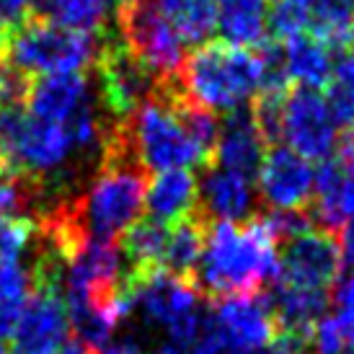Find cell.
Here are the masks:
<instances>
[{
	"label": "cell",
	"instance_id": "6da1fadb",
	"mask_svg": "<svg viewBox=\"0 0 354 354\" xmlns=\"http://www.w3.org/2000/svg\"><path fill=\"white\" fill-rule=\"evenodd\" d=\"M264 215L246 223L207 225L205 248L192 282L205 297L256 295L269 282H277L279 248Z\"/></svg>",
	"mask_w": 354,
	"mask_h": 354
},
{
	"label": "cell",
	"instance_id": "7a4b0ae2",
	"mask_svg": "<svg viewBox=\"0 0 354 354\" xmlns=\"http://www.w3.org/2000/svg\"><path fill=\"white\" fill-rule=\"evenodd\" d=\"M184 99L178 75L163 78L132 117L122 119L135 158L145 171H187L212 163V156L194 140L184 119Z\"/></svg>",
	"mask_w": 354,
	"mask_h": 354
},
{
	"label": "cell",
	"instance_id": "3957f363",
	"mask_svg": "<svg viewBox=\"0 0 354 354\" xmlns=\"http://www.w3.org/2000/svg\"><path fill=\"white\" fill-rule=\"evenodd\" d=\"M178 83L197 106L212 114H233L261 93L264 62L259 52L212 39L184 59Z\"/></svg>",
	"mask_w": 354,
	"mask_h": 354
},
{
	"label": "cell",
	"instance_id": "277c9868",
	"mask_svg": "<svg viewBox=\"0 0 354 354\" xmlns=\"http://www.w3.org/2000/svg\"><path fill=\"white\" fill-rule=\"evenodd\" d=\"M101 44V34H80L31 16L6 31L0 59L26 78L83 73L96 62Z\"/></svg>",
	"mask_w": 354,
	"mask_h": 354
},
{
	"label": "cell",
	"instance_id": "5b68a950",
	"mask_svg": "<svg viewBox=\"0 0 354 354\" xmlns=\"http://www.w3.org/2000/svg\"><path fill=\"white\" fill-rule=\"evenodd\" d=\"M124 290L129 313H138L148 326L163 331L168 344L181 349L194 346L207 310H202V292L192 279L166 269H142L127 272Z\"/></svg>",
	"mask_w": 354,
	"mask_h": 354
},
{
	"label": "cell",
	"instance_id": "8992f818",
	"mask_svg": "<svg viewBox=\"0 0 354 354\" xmlns=\"http://www.w3.org/2000/svg\"><path fill=\"white\" fill-rule=\"evenodd\" d=\"M119 41L160 78H176L184 65V41L153 0H127L117 6Z\"/></svg>",
	"mask_w": 354,
	"mask_h": 354
},
{
	"label": "cell",
	"instance_id": "52a82bcc",
	"mask_svg": "<svg viewBox=\"0 0 354 354\" xmlns=\"http://www.w3.org/2000/svg\"><path fill=\"white\" fill-rule=\"evenodd\" d=\"M96 99L111 119H127L156 93L160 75L140 62L119 39L104 37L96 62Z\"/></svg>",
	"mask_w": 354,
	"mask_h": 354
},
{
	"label": "cell",
	"instance_id": "ba28073f",
	"mask_svg": "<svg viewBox=\"0 0 354 354\" xmlns=\"http://www.w3.org/2000/svg\"><path fill=\"white\" fill-rule=\"evenodd\" d=\"M334 111L326 96L313 88H292L282 104V140L290 142V150L305 160H328L336 148Z\"/></svg>",
	"mask_w": 354,
	"mask_h": 354
},
{
	"label": "cell",
	"instance_id": "9c48e42d",
	"mask_svg": "<svg viewBox=\"0 0 354 354\" xmlns=\"http://www.w3.org/2000/svg\"><path fill=\"white\" fill-rule=\"evenodd\" d=\"M342 269V254L334 233L313 227L303 236L290 238L279 251V272L274 285L326 290L334 285Z\"/></svg>",
	"mask_w": 354,
	"mask_h": 354
},
{
	"label": "cell",
	"instance_id": "30bf717a",
	"mask_svg": "<svg viewBox=\"0 0 354 354\" xmlns=\"http://www.w3.org/2000/svg\"><path fill=\"white\" fill-rule=\"evenodd\" d=\"M68 339L70 318L62 292L34 287L10 336V354H52Z\"/></svg>",
	"mask_w": 354,
	"mask_h": 354
},
{
	"label": "cell",
	"instance_id": "8fae6325",
	"mask_svg": "<svg viewBox=\"0 0 354 354\" xmlns=\"http://www.w3.org/2000/svg\"><path fill=\"white\" fill-rule=\"evenodd\" d=\"M209 321L225 344L241 352H261L279 334L274 313L264 295H230L215 300Z\"/></svg>",
	"mask_w": 354,
	"mask_h": 354
},
{
	"label": "cell",
	"instance_id": "7c38bea8",
	"mask_svg": "<svg viewBox=\"0 0 354 354\" xmlns=\"http://www.w3.org/2000/svg\"><path fill=\"white\" fill-rule=\"evenodd\" d=\"M315 171L295 150L274 145L259 168V192L274 212L303 209L313 199Z\"/></svg>",
	"mask_w": 354,
	"mask_h": 354
},
{
	"label": "cell",
	"instance_id": "4fadbf2b",
	"mask_svg": "<svg viewBox=\"0 0 354 354\" xmlns=\"http://www.w3.org/2000/svg\"><path fill=\"white\" fill-rule=\"evenodd\" d=\"M256 207L251 181L209 163L197 181V215L212 223L246 220Z\"/></svg>",
	"mask_w": 354,
	"mask_h": 354
},
{
	"label": "cell",
	"instance_id": "5bb4252c",
	"mask_svg": "<svg viewBox=\"0 0 354 354\" xmlns=\"http://www.w3.org/2000/svg\"><path fill=\"white\" fill-rule=\"evenodd\" d=\"M93 99L91 80L83 73H57L31 80L26 109L41 122L65 124Z\"/></svg>",
	"mask_w": 354,
	"mask_h": 354
},
{
	"label": "cell",
	"instance_id": "9a60e30c",
	"mask_svg": "<svg viewBox=\"0 0 354 354\" xmlns=\"http://www.w3.org/2000/svg\"><path fill=\"white\" fill-rule=\"evenodd\" d=\"M264 145L266 142L256 129L251 106H243L227 114L225 122L220 124L212 163L251 181L259 176V168L264 163Z\"/></svg>",
	"mask_w": 354,
	"mask_h": 354
},
{
	"label": "cell",
	"instance_id": "2e32d148",
	"mask_svg": "<svg viewBox=\"0 0 354 354\" xmlns=\"http://www.w3.org/2000/svg\"><path fill=\"white\" fill-rule=\"evenodd\" d=\"M315 212H310L321 230L336 233L346 220L354 217V176H349L342 163L324 160L315 171L313 181Z\"/></svg>",
	"mask_w": 354,
	"mask_h": 354
},
{
	"label": "cell",
	"instance_id": "e0dca14e",
	"mask_svg": "<svg viewBox=\"0 0 354 354\" xmlns=\"http://www.w3.org/2000/svg\"><path fill=\"white\" fill-rule=\"evenodd\" d=\"M282 47V62H285V75L290 86L295 83L297 88H321L328 86L331 73H334V47L326 44L313 34H295L290 39L279 41Z\"/></svg>",
	"mask_w": 354,
	"mask_h": 354
},
{
	"label": "cell",
	"instance_id": "ac0fdd59",
	"mask_svg": "<svg viewBox=\"0 0 354 354\" xmlns=\"http://www.w3.org/2000/svg\"><path fill=\"white\" fill-rule=\"evenodd\" d=\"M148 217L163 225H174L197 212V178L189 171H160L145 189Z\"/></svg>",
	"mask_w": 354,
	"mask_h": 354
},
{
	"label": "cell",
	"instance_id": "d6986e66",
	"mask_svg": "<svg viewBox=\"0 0 354 354\" xmlns=\"http://www.w3.org/2000/svg\"><path fill=\"white\" fill-rule=\"evenodd\" d=\"M269 308L274 313L277 328L282 334L313 336V328L324 318L328 305L326 290H303V287L274 285L272 295L266 297Z\"/></svg>",
	"mask_w": 354,
	"mask_h": 354
},
{
	"label": "cell",
	"instance_id": "ffe728a7",
	"mask_svg": "<svg viewBox=\"0 0 354 354\" xmlns=\"http://www.w3.org/2000/svg\"><path fill=\"white\" fill-rule=\"evenodd\" d=\"M217 31L225 44L251 50L269 41L266 0H217Z\"/></svg>",
	"mask_w": 354,
	"mask_h": 354
},
{
	"label": "cell",
	"instance_id": "44dd1931",
	"mask_svg": "<svg viewBox=\"0 0 354 354\" xmlns=\"http://www.w3.org/2000/svg\"><path fill=\"white\" fill-rule=\"evenodd\" d=\"M31 16L80 34H104L109 0H34Z\"/></svg>",
	"mask_w": 354,
	"mask_h": 354
},
{
	"label": "cell",
	"instance_id": "7402d4cb",
	"mask_svg": "<svg viewBox=\"0 0 354 354\" xmlns=\"http://www.w3.org/2000/svg\"><path fill=\"white\" fill-rule=\"evenodd\" d=\"M205 236L207 220L197 212L187 220H178L174 225H168V241L160 269H166L176 277H184V279H192L199 264L202 248H205Z\"/></svg>",
	"mask_w": 354,
	"mask_h": 354
},
{
	"label": "cell",
	"instance_id": "603a6c76",
	"mask_svg": "<svg viewBox=\"0 0 354 354\" xmlns=\"http://www.w3.org/2000/svg\"><path fill=\"white\" fill-rule=\"evenodd\" d=\"M168 241V225L156 223L150 217H140L122 238V256L127 272H142V269H160L163 251Z\"/></svg>",
	"mask_w": 354,
	"mask_h": 354
},
{
	"label": "cell",
	"instance_id": "cb8c5ba5",
	"mask_svg": "<svg viewBox=\"0 0 354 354\" xmlns=\"http://www.w3.org/2000/svg\"><path fill=\"white\" fill-rule=\"evenodd\" d=\"M44 205L41 181L13 171L0 174V223L3 220H34Z\"/></svg>",
	"mask_w": 354,
	"mask_h": 354
},
{
	"label": "cell",
	"instance_id": "d4e9b609",
	"mask_svg": "<svg viewBox=\"0 0 354 354\" xmlns=\"http://www.w3.org/2000/svg\"><path fill=\"white\" fill-rule=\"evenodd\" d=\"M308 29L334 50L346 47L354 29V0H313L308 8Z\"/></svg>",
	"mask_w": 354,
	"mask_h": 354
},
{
	"label": "cell",
	"instance_id": "484cf974",
	"mask_svg": "<svg viewBox=\"0 0 354 354\" xmlns=\"http://www.w3.org/2000/svg\"><path fill=\"white\" fill-rule=\"evenodd\" d=\"M326 101L334 111L339 124H354V57L339 59L334 65L328 88H326Z\"/></svg>",
	"mask_w": 354,
	"mask_h": 354
},
{
	"label": "cell",
	"instance_id": "4316f807",
	"mask_svg": "<svg viewBox=\"0 0 354 354\" xmlns=\"http://www.w3.org/2000/svg\"><path fill=\"white\" fill-rule=\"evenodd\" d=\"M31 290H34L31 269L24 261L0 264V308L21 310L29 300Z\"/></svg>",
	"mask_w": 354,
	"mask_h": 354
},
{
	"label": "cell",
	"instance_id": "83f0119b",
	"mask_svg": "<svg viewBox=\"0 0 354 354\" xmlns=\"http://www.w3.org/2000/svg\"><path fill=\"white\" fill-rule=\"evenodd\" d=\"M328 300L339 308V313H354V269H346L344 274L336 277Z\"/></svg>",
	"mask_w": 354,
	"mask_h": 354
},
{
	"label": "cell",
	"instance_id": "f1b7e54d",
	"mask_svg": "<svg viewBox=\"0 0 354 354\" xmlns=\"http://www.w3.org/2000/svg\"><path fill=\"white\" fill-rule=\"evenodd\" d=\"M259 354H313L310 352V339L297 334H279L274 336V342L261 349Z\"/></svg>",
	"mask_w": 354,
	"mask_h": 354
},
{
	"label": "cell",
	"instance_id": "f546056e",
	"mask_svg": "<svg viewBox=\"0 0 354 354\" xmlns=\"http://www.w3.org/2000/svg\"><path fill=\"white\" fill-rule=\"evenodd\" d=\"M34 13V0H0V21L6 24V29H13L31 19Z\"/></svg>",
	"mask_w": 354,
	"mask_h": 354
},
{
	"label": "cell",
	"instance_id": "4dcf8cb0",
	"mask_svg": "<svg viewBox=\"0 0 354 354\" xmlns=\"http://www.w3.org/2000/svg\"><path fill=\"white\" fill-rule=\"evenodd\" d=\"M336 243H339L342 261H344L349 269H354V217L352 220H346L344 225L339 227V238H336Z\"/></svg>",
	"mask_w": 354,
	"mask_h": 354
},
{
	"label": "cell",
	"instance_id": "1f68e13d",
	"mask_svg": "<svg viewBox=\"0 0 354 354\" xmlns=\"http://www.w3.org/2000/svg\"><path fill=\"white\" fill-rule=\"evenodd\" d=\"M339 163L349 176H354V124L344 129L342 142H339Z\"/></svg>",
	"mask_w": 354,
	"mask_h": 354
},
{
	"label": "cell",
	"instance_id": "d6a6232c",
	"mask_svg": "<svg viewBox=\"0 0 354 354\" xmlns=\"http://www.w3.org/2000/svg\"><path fill=\"white\" fill-rule=\"evenodd\" d=\"M99 354H145V352H142L135 342H117V344L111 342V344H109L106 349H104V352H99Z\"/></svg>",
	"mask_w": 354,
	"mask_h": 354
},
{
	"label": "cell",
	"instance_id": "836d02e7",
	"mask_svg": "<svg viewBox=\"0 0 354 354\" xmlns=\"http://www.w3.org/2000/svg\"><path fill=\"white\" fill-rule=\"evenodd\" d=\"M52 354H91V352H88V349H86L83 344H78V342L73 339V342H68V344H62V346L57 349V352H52Z\"/></svg>",
	"mask_w": 354,
	"mask_h": 354
},
{
	"label": "cell",
	"instance_id": "e575fe53",
	"mask_svg": "<svg viewBox=\"0 0 354 354\" xmlns=\"http://www.w3.org/2000/svg\"><path fill=\"white\" fill-rule=\"evenodd\" d=\"M158 354H192L189 349H181V346H174V344H163L158 349Z\"/></svg>",
	"mask_w": 354,
	"mask_h": 354
},
{
	"label": "cell",
	"instance_id": "d590c367",
	"mask_svg": "<svg viewBox=\"0 0 354 354\" xmlns=\"http://www.w3.org/2000/svg\"><path fill=\"white\" fill-rule=\"evenodd\" d=\"M285 3H290V6H297V8L308 10L310 6H313V0H285Z\"/></svg>",
	"mask_w": 354,
	"mask_h": 354
},
{
	"label": "cell",
	"instance_id": "8d00e7d4",
	"mask_svg": "<svg viewBox=\"0 0 354 354\" xmlns=\"http://www.w3.org/2000/svg\"><path fill=\"white\" fill-rule=\"evenodd\" d=\"M346 47L352 50V57H354V29H352V34H349V39H346Z\"/></svg>",
	"mask_w": 354,
	"mask_h": 354
},
{
	"label": "cell",
	"instance_id": "74e56055",
	"mask_svg": "<svg viewBox=\"0 0 354 354\" xmlns=\"http://www.w3.org/2000/svg\"><path fill=\"white\" fill-rule=\"evenodd\" d=\"M6 24H3V21H0V47H3V39H6Z\"/></svg>",
	"mask_w": 354,
	"mask_h": 354
},
{
	"label": "cell",
	"instance_id": "f35d334b",
	"mask_svg": "<svg viewBox=\"0 0 354 354\" xmlns=\"http://www.w3.org/2000/svg\"><path fill=\"white\" fill-rule=\"evenodd\" d=\"M6 171V158H3V153H0V174Z\"/></svg>",
	"mask_w": 354,
	"mask_h": 354
},
{
	"label": "cell",
	"instance_id": "ab89813d",
	"mask_svg": "<svg viewBox=\"0 0 354 354\" xmlns=\"http://www.w3.org/2000/svg\"><path fill=\"white\" fill-rule=\"evenodd\" d=\"M119 3H127V0H119Z\"/></svg>",
	"mask_w": 354,
	"mask_h": 354
}]
</instances>
